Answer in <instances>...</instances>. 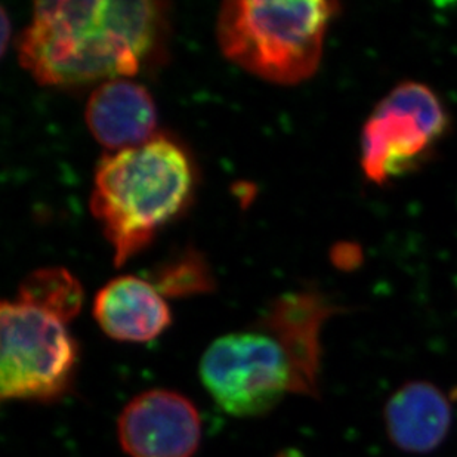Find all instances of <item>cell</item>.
Returning a JSON list of instances; mask_svg holds the SVG:
<instances>
[{
	"instance_id": "obj_1",
	"label": "cell",
	"mask_w": 457,
	"mask_h": 457,
	"mask_svg": "<svg viewBox=\"0 0 457 457\" xmlns=\"http://www.w3.org/2000/svg\"><path fill=\"white\" fill-rule=\"evenodd\" d=\"M164 2H36L17 40L18 62L42 87L130 79L159 48Z\"/></svg>"
},
{
	"instance_id": "obj_2",
	"label": "cell",
	"mask_w": 457,
	"mask_h": 457,
	"mask_svg": "<svg viewBox=\"0 0 457 457\" xmlns=\"http://www.w3.org/2000/svg\"><path fill=\"white\" fill-rule=\"evenodd\" d=\"M193 188L190 157L164 135L104 154L96 166L89 209L112 246L114 267L145 249L190 202Z\"/></svg>"
},
{
	"instance_id": "obj_3",
	"label": "cell",
	"mask_w": 457,
	"mask_h": 457,
	"mask_svg": "<svg viewBox=\"0 0 457 457\" xmlns=\"http://www.w3.org/2000/svg\"><path fill=\"white\" fill-rule=\"evenodd\" d=\"M339 4L326 0H228L216 18L222 55L247 73L276 85L314 76L328 24Z\"/></svg>"
},
{
	"instance_id": "obj_4",
	"label": "cell",
	"mask_w": 457,
	"mask_h": 457,
	"mask_svg": "<svg viewBox=\"0 0 457 457\" xmlns=\"http://www.w3.org/2000/svg\"><path fill=\"white\" fill-rule=\"evenodd\" d=\"M200 379L216 404L236 418L270 413L286 394H298L292 355L262 319L216 337L202 355Z\"/></svg>"
},
{
	"instance_id": "obj_5",
	"label": "cell",
	"mask_w": 457,
	"mask_h": 457,
	"mask_svg": "<svg viewBox=\"0 0 457 457\" xmlns=\"http://www.w3.org/2000/svg\"><path fill=\"white\" fill-rule=\"evenodd\" d=\"M0 397L55 402L74 379L78 344L60 317L20 299L0 305Z\"/></svg>"
},
{
	"instance_id": "obj_6",
	"label": "cell",
	"mask_w": 457,
	"mask_h": 457,
	"mask_svg": "<svg viewBox=\"0 0 457 457\" xmlns=\"http://www.w3.org/2000/svg\"><path fill=\"white\" fill-rule=\"evenodd\" d=\"M449 129V114L431 87L400 83L376 105L361 132V169L384 186L422 166Z\"/></svg>"
},
{
	"instance_id": "obj_7",
	"label": "cell",
	"mask_w": 457,
	"mask_h": 457,
	"mask_svg": "<svg viewBox=\"0 0 457 457\" xmlns=\"http://www.w3.org/2000/svg\"><path fill=\"white\" fill-rule=\"evenodd\" d=\"M117 436L129 457H193L202 440L199 410L177 391L150 389L121 410Z\"/></svg>"
},
{
	"instance_id": "obj_8",
	"label": "cell",
	"mask_w": 457,
	"mask_h": 457,
	"mask_svg": "<svg viewBox=\"0 0 457 457\" xmlns=\"http://www.w3.org/2000/svg\"><path fill=\"white\" fill-rule=\"evenodd\" d=\"M85 121L96 143L120 152L154 138L157 108L147 87L130 79H112L92 91Z\"/></svg>"
},
{
	"instance_id": "obj_9",
	"label": "cell",
	"mask_w": 457,
	"mask_h": 457,
	"mask_svg": "<svg viewBox=\"0 0 457 457\" xmlns=\"http://www.w3.org/2000/svg\"><path fill=\"white\" fill-rule=\"evenodd\" d=\"M326 296L312 292H289L272 301L261 319L281 337L296 369L298 394L315 397L319 391L323 324L341 312Z\"/></svg>"
},
{
	"instance_id": "obj_10",
	"label": "cell",
	"mask_w": 457,
	"mask_h": 457,
	"mask_svg": "<svg viewBox=\"0 0 457 457\" xmlns=\"http://www.w3.org/2000/svg\"><path fill=\"white\" fill-rule=\"evenodd\" d=\"M94 319L108 337L128 344H145L172 323L163 295L152 281L119 276L107 281L94 299Z\"/></svg>"
},
{
	"instance_id": "obj_11",
	"label": "cell",
	"mask_w": 457,
	"mask_h": 457,
	"mask_svg": "<svg viewBox=\"0 0 457 457\" xmlns=\"http://www.w3.org/2000/svg\"><path fill=\"white\" fill-rule=\"evenodd\" d=\"M452 404L438 386L427 380H411L389 397L384 410L389 440L407 453L436 450L449 436Z\"/></svg>"
},
{
	"instance_id": "obj_12",
	"label": "cell",
	"mask_w": 457,
	"mask_h": 457,
	"mask_svg": "<svg viewBox=\"0 0 457 457\" xmlns=\"http://www.w3.org/2000/svg\"><path fill=\"white\" fill-rule=\"evenodd\" d=\"M17 299L49 311L69 323L80 312L83 289L78 278L65 268H40L22 280Z\"/></svg>"
},
{
	"instance_id": "obj_13",
	"label": "cell",
	"mask_w": 457,
	"mask_h": 457,
	"mask_svg": "<svg viewBox=\"0 0 457 457\" xmlns=\"http://www.w3.org/2000/svg\"><path fill=\"white\" fill-rule=\"evenodd\" d=\"M150 281L166 298L206 294L213 289L211 270L195 251H184L168 259L150 277Z\"/></svg>"
},
{
	"instance_id": "obj_14",
	"label": "cell",
	"mask_w": 457,
	"mask_h": 457,
	"mask_svg": "<svg viewBox=\"0 0 457 457\" xmlns=\"http://www.w3.org/2000/svg\"><path fill=\"white\" fill-rule=\"evenodd\" d=\"M0 30H2V44H0V51L2 55L8 49L9 33H11V24H9L8 15H6V9L2 8L0 11Z\"/></svg>"
}]
</instances>
